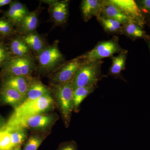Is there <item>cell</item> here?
Wrapping results in <instances>:
<instances>
[{"instance_id": "obj_33", "label": "cell", "mask_w": 150, "mask_h": 150, "mask_svg": "<svg viewBox=\"0 0 150 150\" xmlns=\"http://www.w3.org/2000/svg\"><path fill=\"white\" fill-rule=\"evenodd\" d=\"M12 150H23L21 149V146L17 147L14 148Z\"/></svg>"}, {"instance_id": "obj_23", "label": "cell", "mask_w": 150, "mask_h": 150, "mask_svg": "<svg viewBox=\"0 0 150 150\" xmlns=\"http://www.w3.org/2000/svg\"><path fill=\"white\" fill-rule=\"evenodd\" d=\"M124 32L133 38H142L146 36L145 32L142 29V27L134 21L129 22L128 23L123 25Z\"/></svg>"}, {"instance_id": "obj_31", "label": "cell", "mask_w": 150, "mask_h": 150, "mask_svg": "<svg viewBox=\"0 0 150 150\" xmlns=\"http://www.w3.org/2000/svg\"><path fill=\"white\" fill-rule=\"evenodd\" d=\"M12 1L11 0H0V7L10 4Z\"/></svg>"}, {"instance_id": "obj_13", "label": "cell", "mask_w": 150, "mask_h": 150, "mask_svg": "<svg viewBox=\"0 0 150 150\" xmlns=\"http://www.w3.org/2000/svg\"><path fill=\"white\" fill-rule=\"evenodd\" d=\"M34 78L29 76H11L1 79V86L15 89L25 97Z\"/></svg>"}, {"instance_id": "obj_25", "label": "cell", "mask_w": 150, "mask_h": 150, "mask_svg": "<svg viewBox=\"0 0 150 150\" xmlns=\"http://www.w3.org/2000/svg\"><path fill=\"white\" fill-rule=\"evenodd\" d=\"M17 33L16 28L7 19L0 18V35L4 38L12 36Z\"/></svg>"}, {"instance_id": "obj_8", "label": "cell", "mask_w": 150, "mask_h": 150, "mask_svg": "<svg viewBox=\"0 0 150 150\" xmlns=\"http://www.w3.org/2000/svg\"><path fill=\"white\" fill-rule=\"evenodd\" d=\"M84 62L82 56L65 63L51 76V83L52 86L73 81L75 74Z\"/></svg>"}, {"instance_id": "obj_27", "label": "cell", "mask_w": 150, "mask_h": 150, "mask_svg": "<svg viewBox=\"0 0 150 150\" xmlns=\"http://www.w3.org/2000/svg\"><path fill=\"white\" fill-rule=\"evenodd\" d=\"M13 148L11 142L9 132L6 130H0V150H12Z\"/></svg>"}, {"instance_id": "obj_30", "label": "cell", "mask_w": 150, "mask_h": 150, "mask_svg": "<svg viewBox=\"0 0 150 150\" xmlns=\"http://www.w3.org/2000/svg\"><path fill=\"white\" fill-rule=\"evenodd\" d=\"M136 2L142 13H150V0H142Z\"/></svg>"}, {"instance_id": "obj_22", "label": "cell", "mask_w": 150, "mask_h": 150, "mask_svg": "<svg viewBox=\"0 0 150 150\" xmlns=\"http://www.w3.org/2000/svg\"><path fill=\"white\" fill-rule=\"evenodd\" d=\"M126 54L127 51H123L120 52L118 56H112V64L109 71L110 74L118 76L125 69Z\"/></svg>"}, {"instance_id": "obj_32", "label": "cell", "mask_w": 150, "mask_h": 150, "mask_svg": "<svg viewBox=\"0 0 150 150\" xmlns=\"http://www.w3.org/2000/svg\"><path fill=\"white\" fill-rule=\"evenodd\" d=\"M5 124L6 123H5L4 119H3V118L0 115V130L5 126Z\"/></svg>"}, {"instance_id": "obj_26", "label": "cell", "mask_w": 150, "mask_h": 150, "mask_svg": "<svg viewBox=\"0 0 150 150\" xmlns=\"http://www.w3.org/2000/svg\"><path fill=\"white\" fill-rule=\"evenodd\" d=\"M104 29L110 32H116L122 29V24L115 20L108 18L100 16L98 18Z\"/></svg>"}, {"instance_id": "obj_35", "label": "cell", "mask_w": 150, "mask_h": 150, "mask_svg": "<svg viewBox=\"0 0 150 150\" xmlns=\"http://www.w3.org/2000/svg\"><path fill=\"white\" fill-rule=\"evenodd\" d=\"M149 46L150 49V40L149 41Z\"/></svg>"}, {"instance_id": "obj_15", "label": "cell", "mask_w": 150, "mask_h": 150, "mask_svg": "<svg viewBox=\"0 0 150 150\" xmlns=\"http://www.w3.org/2000/svg\"><path fill=\"white\" fill-rule=\"evenodd\" d=\"M103 1L98 0H83L82 1L81 10L84 20L88 21L93 16L97 18L101 16Z\"/></svg>"}, {"instance_id": "obj_2", "label": "cell", "mask_w": 150, "mask_h": 150, "mask_svg": "<svg viewBox=\"0 0 150 150\" xmlns=\"http://www.w3.org/2000/svg\"><path fill=\"white\" fill-rule=\"evenodd\" d=\"M72 82L52 86L54 98L66 128L70 126L74 110Z\"/></svg>"}, {"instance_id": "obj_6", "label": "cell", "mask_w": 150, "mask_h": 150, "mask_svg": "<svg viewBox=\"0 0 150 150\" xmlns=\"http://www.w3.org/2000/svg\"><path fill=\"white\" fill-rule=\"evenodd\" d=\"M58 119V115L56 114L41 113L14 123H6L1 129L6 130L17 127H23L46 133V131L51 129Z\"/></svg>"}, {"instance_id": "obj_3", "label": "cell", "mask_w": 150, "mask_h": 150, "mask_svg": "<svg viewBox=\"0 0 150 150\" xmlns=\"http://www.w3.org/2000/svg\"><path fill=\"white\" fill-rule=\"evenodd\" d=\"M36 69L35 59L32 55L23 57L13 56L1 68L0 80L8 77L31 76Z\"/></svg>"}, {"instance_id": "obj_11", "label": "cell", "mask_w": 150, "mask_h": 150, "mask_svg": "<svg viewBox=\"0 0 150 150\" xmlns=\"http://www.w3.org/2000/svg\"><path fill=\"white\" fill-rule=\"evenodd\" d=\"M30 12L25 5L19 1H12L8 9L3 12V17L7 19L16 28Z\"/></svg>"}, {"instance_id": "obj_28", "label": "cell", "mask_w": 150, "mask_h": 150, "mask_svg": "<svg viewBox=\"0 0 150 150\" xmlns=\"http://www.w3.org/2000/svg\"><path fill=\"white\" fill-rule=\"evenodd\" d=\"M12 57V55L8 45L4 41L0 42V69H1Z\"/></svg>"}, {"instance_id": "obj_19", "label": "cell", "mask_w": 150, "mask_h": 150, "mask_svg": "<svg viewBox=\"0 0 150 150\" xmlns=\"http://www.w3.org/2000/svg\"><path fill=\"white\" fill-rule=\"evenodd\" d=\"M21 36L31 51H34L37 55L47 46L43 37L36 31Z\"/></svg>"}, {"instance_id": "obj_1", "label": "cell", "mask_w": 150, "mask_h": 150, "mask_svg": "<svg viewBox=\"0 0 150 150\" xmlns=\"http://www.w3.org/2000/svg\"><path fill=\"white\" fill-rule=\"evenodd\" d=\"M55 100L51 94L32 100H25L14 108L12 115L6 123H11L23 120L30 116L45 113L51 109Z\"/></svg>"}, {"instance_id": "obj_16", "label": "cell", "mask_w": 150, "mask_h": 150, "mask_svg": "<svg viewBox=\"0 0 150 150\" xmlns=\"http://www.w3.org/2000/svg\"><path fill=\"white\" fill-rule=\"evenodd\" d=\"M100 16L115 20L122 25L126 24L129 22L133 21L116 6L110 4L108 1H103Z\"/></svg>"}, {"instance_id": "obj_5", "label": "cell", "mask_w": 150, "mask_h": 150, "mask_svg": "<svg viewBox=\"0 0 150 150\" xmlns=\"http://www.w3.org/2000/svg\"><path fill=\"white\" fill-rule=\"evenodd\" d=\"M59 41H55L37 55L38 69L43 73H54L65 63L64 55L58 46Z\"/></svg>"}, {"instance_id": "obj_14", "label": "cell", "mask_w": 150, "mask_h": 150, "mask_svg": "<svg viewBox=\"0 0 150 150\" xmlns=\"http://www.w3.org/2000/svg\"><path fill=\"white\" fill-rule=\"evenodd\" d=\"M39 9L30 12L16 27L18 33L26 35L36 31L38 25Z\"/></svg>"}, {"instance_id": "obj_12", "label": "cell", "mask_w": 150, "mask_h": 150, "mask_svg": "<svg viewBox=\"0 0 150 150\" xmlns=\"http://www.w3.org/2000/svg\"><path fill=\"white\" fill-rule=\"evenodd\" d=\"M25 100V96L16 90L9 87L0 86V103L2 104L10 105L15 108Z\"/></svg>"}, {"instance_id": "obj_21", "label": "cell", "mask_w": 150, "mask_h": 150, "mask_svg": "<svg viewBox=\"0 0 150 150\" xmlns=\"http://www.w3.org/2000/svg\"><path fill=\"white\" fill-rule=\"evenodd\" d=\"M27 130L26 128L17 127L6 130L8 131L10 134L11 142L13 149L17 147L21 146V145L27 139Z\"/></svg>"}, {"instance_id": "obj_20", "label": "cell", "mask_w": 150, "mask_h": 150, "mask_svg": "<svg viewBox=\"0 0 150 150\" xmlns=\"http://www.w3.org/2000/svg\"><path fill=\"white\" fill-rule=\"evenodd\" d=\"M96 86L81 87L74 89L73 93L74 110L73 111L78 112L80 109L81 103L86 98L94 91Z\"/></svg>"}, {"instance_id": "obj_24", "label": "cell", "mask_w": 150, "mask_h": 150, "mask_svg": "<svg viewBox=\"0 0 150 150\" xmlns=\"http://www.w3.org/2000/svg\"><path fill=\"white\" fill-rule=\"evenodd\" d=\"M47 136L46 133L33 134L28 140L23 150H37Z\"/></svg>"}, {"instance_id": "obj_34", "label": "cell", "mask_w": 150, "mask_h": 150, "mask_svg": "<svg viewBox=\"0 0 150 150\" xmlns=\"http://www.w3.org/2000/svg\"><path fill=\"white\" fill-rule=\"evenodd\" d=\"M4 38L1 36V35H0V42H1V41H4L3 40H4Z\"/></svg>"}, {"instance_id": "obj_17", "label": "cell", "mask_w": 150, "mask_h": 150, "mask_svg": "<svg viewBox=\"0 0 150 150\" xmlns=\"http://www.w3.org/2000/svg\"><path fill=\"white\" fill-rule=\"evenodd\" d=\"M51 89L48 87L34 78L25 95V100L37 99L45 96L51 94Z\"/></svg>"}, {"instance_id": "obj_29", "label": "cell", "mask_w": 150, "mask_h": 150, "mask_svg": "<svg viewBox=\"0 0 150 150\" xmlns=\"http://www.w3.org/2000/svg\"><path fill=\"white\" fill-rule=\"evenodd\" d=\"M56 150H78L76 142L74 140L62 143Z\"/></svg>"}, {"instance_id": "obj_7", "label": "cell", "mask_w": 150, "mask_h": 150, "mask_svg": "<svg viewBox=\"0 0 150 150\" xmlns=\"http://www.w3.org/2000/svg\"><path fill=\"white\" fill-rule=\"evenodd\" d=\"M124 51L118 44L117 38L102 41L91 50L83 55L84 62H94L101 59L111 57L113 54Z\"/></svg>"}, {"instance_id": "obj_9", "label": "cell", "mask_w": 150, "mask_h": 150, "mask_svg": "<svg viewBox=\"0 0 150 150\" xmlns=\"http://www.w3.org/2000/svg\"><path fill=\"white\" fill-rule=\"evenodd\" d=\"M133 21L142 27L144 23L143 13L134 0H109Z\"/></svg>"}, {"instance_id": "obj_4", "label": "cell", "mask_w": 150, "mask_h": 150, "mask_svg": "<svg viewBox=\"0 0 150 150\" xmlns=\"http://www.w3.org/2000/svg\"><path fill=\"white\" fill-rule=\"evenodd\" d=\"M102 62L101 61L84 62L73 79L74 89L81 87L96 86L101 76Z\"/></svg>"}, {"instance_id": "obj_10", "label": "cell", "mask_w": 150, "mask_h": 150, "mask_svg": "<svg viewBox=\"0 0 150 150\" xmlns=\"http://www.w3.org/2000/svg\"><path fill=\"white\" fill-rule=\"evenodd\" d=\"M49 6L51 18L57 25L64 24L69 16V3L67 1H46Z\"/></svg>"}, {"instance_id": "obj_18", "label": "cell", "mask_w": 150, "mask_h": 150, "mask_svg": "<svg viewBox=\"0 0 150 150\" xmlns=\"http://www.w3.org/2000/svg\"><path fill=\"white\" fill-rule=\"evenodd\" d=\"M13 56L23 57L31 55V51L21 36L12 38L8 45Z\"/></svg>"}]
</instances>
